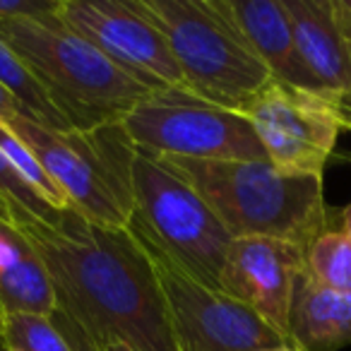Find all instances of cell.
<instances>
[{
  "mask_svg": "<svg viewBox=\"0 0 351 351\" xmlns=\"http://www.w3.org/2000/svg\"><path fill=\"white\" fill-rule=\"evenodd\" d=\"M306 272L320 287L351 293V241L344 229L327 226L306 248Z\"/></svg>",
  "mask_w": 351,
  "mask_h": 351,
  "instance_id": "cell-17",
  "label": "cell"
},
{
  "mask_svg": "<svg viewBox=\"0 0 351 351\" xmlns=\"http://www.w3.org/2000/svg\"><path fill=\"white\" fill-rule=\"evenodd\" d=\"M0 154L10 161V166L25 178L27 186L34 193H39L51 207H56V210H70L63 193L53 186V181H51L49 173L44 171V166L36 161L34 152H32L3 121H0Z\"/></svg>",
  "mask_w": 351,
  "mask_h": 351,
  "instance_id": "cell-20",
  "label": "cell"
},
{
  "mask_svg": "<svg viewBox=\"0 0 351 351\" xmlns=\"http://www.w3.org/2000/svg\"><path fill=\"white\" fill-rule=\"evenodd\" d=\"M260 351H301V349H296L291 341H284V344H279V346H269V349H260Z\"/></svg>",
  "mask_w": 351,
  "mask_h": 351,
  "instance_id": "cell-26",
  "label": "cell"
},
{
  "mask_svg": "<svg viewBox=\"0 0 351 351\" xmlns=\"http://www.w3.org/2000/svg\"><path fill=\"white\" fill-rule=\"evenodd\" d=\"M60 0H0V22H27L58 15Z\"/></svg>",
  "mask_w": 351,
  "mask_h": 351,
  "instance_id": "cell-21",
  "label": "cell"
},
{
  "mask_svg": "<svg viewBox=\"0 0 351 351\" xmlns=\"http://www.w3.org/2000/svg\"><path fill=\"white\" fill-rule=\"evenodd\" d=\"M53 320H56V325H58V330L65 335L68 344L73 346V351H104L101 346H99L97 341H94L92 337H89L87 332H84L82 327H80L77 322L73 320V317L65 315L63 311L56 313Z\"/></svg>",
  "mask_w": 351,
  "mask_h": 351,
  "instance_id": "cell-22",
  "label": "cell"
},
{
  "mask_svg": "<svg viewBox=\"0 0 351 351\" xmlns=\"http://www.w3.org/2000/svg\"><path fill=\"white\" fill-rule=\"evenodd\" d=\"M0 39L25 60L75 130L116 123L149 94L58 15L0 22Z\"/></svg>",
  "mask_w": 351,
  "mask_h": 351,
  "instance_id": "cell-3",
  "label": "cell"
},
{
  "mask_svg": "<svg viewBox=\"0 0 351 351\" xmlns=\"http://www.w3.org/2000/svg\"><path fill=\"white\" fill-rule=\"evenodd\" d=\"M243 34L253 44L272 80L298 89H311L293 39V25L284 0H231Z\"/></svg>",
  "mask_w": 351,
  "mask_h": 351,
  "instance_id": "cell-14",
  "label": "cell"
},
{
  "mask_svg": "<svg viewBox=\"0 0 351 351\" xmlns=\"http://www.w3.org/2000/svg\"><path fill=\"white\" fill-rule=\"evenodd\" d=\"M306 77L315 94L339 104L351 118V46L341 39L327 0H284Z\"/></svg>",
  "mask_w": 351,
  "mask_h": 351,
  "instance_id": "cell-12",
  "label": "cell"
},
{
  "mask_svg": "<svg viewBox=\"0 0 351 351\" xmlns=\"http://www.w3.org/2000/svg\"><path fill=\"white\" fill-rule=\"evenodd\" d=\"M65 210L51 207L39 193H34L25 183L20 173L10 166V161L0 154V217L10 221L12 217H34V219L56 221L63 217Z\"/></svg>",
  "mask_w": 351,
  "mask_h": 351,
  "instance_id": "cell-19",
  "label": "cell"
},
{
  "mask_svg": "<svg viewBox=\"0 0 351 351\" xmlns=\"http://www.w3.org/2000/svg\"><path fill=\"white\" fill-rule=\"evenodd\" d=\"M341 224H344L341 229L346 231V236H349V241H351V202L341 210Z\"/></svg>",
  "mask_w": 351,
  "mask_h": 351,
  "instance_id": "cell-25",
  "label": "cell"
},
{
  "mask_svg": "<svg viewBox=\"0 0 351 351\" xmlns=\"http://www.w3.org/2000/svg\"><path fill=\"white\" fill-rule=\"evenodd\" d=\"M12 116H22L20 106L15 104V99L8 94L5 87H0V121H8Z\"/></svg>",
  "mask_w": 351,
  "mask_h": 351,
  "instance_id": "cell-24",
  "label": "cell"
},
{
  "mask_svg": "<svg viewBox=\"0 0 351 351\" xmlns=\"http://www.w3.org/2000/svg\"><path fill=\"white\" fill-rule=\"evenodd\" d=\"M0 313H58L53 284L44 263L15 224L0 217Z\"/></svg>",
  "mask_w": 351,
  "mask_h": 351,
  "instance_id": "cell-15",
  "label": "cell"
},
{
  "mask_svg": "<svg viewBox=\"0 0 351 351\" xmlns=\"http://www.w3.org/2000/svg\"><path fill=\"white\" fill-rule=\"evenodd\" d=\"M3 351H73L53 317L32 313L3 315Z\"/></svg>",
  "mask_w": 351,
  "mask_h": 351,
  "instance_id": "cell-18",
  "label": "cell"
},
{
  "mask_svg": "<svg viewBox=\"0 0 351 351\" xmlns=\"http://www.w3.org/2000/svg\"><path fill=\"white\" fill-rule=\"evenodd\" d=\"M327 3H330V12L337 32L351 46V0H327Z\"/></svg>",
  "mask_w": 351,
  "mask_h": 351,
  "instance_id": "cell-23",
  "label": "cell"
},
{
  "mask_svg": "<svg viewBox=\"0 0 351 351\" xmlns=\"http://www.w3.org/2000/svg\"><path fill=\"white\" fill-rule=\"evenodd\" d=\"M104 351H135V349H130V346H125V344H113V346H106Z\"/></svg>",
  "mask_w": 351,
  "mask_h": 351,
  "instance_id": "cell-27",
  "label": "cell"
},
{
  "mask_svg": "<svg viewBox=\"0 0 351 351\" xmlns=\"http://www.w3.org/2000/svg\"><path fill=\"white\" fill-rule=\"evenodd\" d=\"M289 341L301 351H339L351 344V293L315 284L306 267L293 284Z\"/></svg>",
  "mask_w": 351,
  "mask_h": 351,
  "instance_id": "cell-13",
  "label": "cell"
},
{
  "mask_svg": "<svg viewBox=\"0 0 351 351\" xmlns=\"http://www.w3.org/2000/svg\"><path fill=\"white\" fill-rule=\"evenodd\" d=\"M60 20L149 92L183 87L169 39L142 0H60Z\"/></svg>",
  "mask_w": 351,
  "mask_h": 351,
  "instance_id": "cell-10",
  "label": "cell"
},
{
  "mask_svg": "<svg viewBox=\"0 0 351 351\" xmlns=\"http://www.w3.org/2000/svg\"><path fill=\"white\" fill-rule=\"evenodd\" d=\"M128 229L149 258L178 351H260L289 341L253 308L197 282L137 224Z\"/></svg>",
  "mask_w": 351,
  "mask_h": 351,
  "instance_id": "cell-8",
  "label": "cell"
},
{
  "mask_svg": "<svg viewBox=\"0 0 351 351\" xmlns=\"http://www.w3.org/2000/svg\"><path fill=\"white\" fill-rule=\"evenodd\" d=\"M0 349H3V313H0Z\"/></svg>",
  "mask_w": 351,
  "mask_h": 351,
  "instance_id": "cell-28",
  "label": "cell"
},
{
  "mask_svg": "<svg viewBox=\"0 0 351 351\" xmlns=\"http://www.w3.org/2000/svg\"><path fill=\"white\" fill-rule=\"evenodd\" d=\"M169 39L183 87L217 106L245 113L272 82L234 15L231 0H142Z\"/></svg>",
  "mask_w": 351,
  "mask_h": 351,
  "instance_id": "cell-4",
  "label": "cell"
},
{
  "mask_svg": "<svg viewBox=\"0 0 351 351\" xmlns=\"http://www.w3.org/2000/svg\"><path fill=\"white\" fill-rule=\"evenodd\" d=\"M164 161L200 193L231 239H274L308 248L327 229L325 176L287 173L269 159Z\"/></svg>",
  "mask_w": 351,
  "mask_h": 351,
  "instance_id": "cell-2",
  "label": "cell"
},
{
  "mask_svg": "<svg viewBox=\"0 0 351 351\" xmlns=\"http://www.w3.org/2000/svg\"><path fill=\"white\" fill-rule=\"evenodd\" d=\"M0 87L8 89L27 121H34L51 130H75L73 123L34 77V73L25 65V60L3 39H0Z\"/></svg>",
  "mask_w": 351,
  "mask_h": 351,
  "instance_id": "cell-16",
  "label": "cell"
},
{
  "mask_svg": "<svg viewBox=\"0 0 351 351\" xmlns=\"http://www.w3.org/2000/svg\"><path fill=\"white\" fill-rule=\"evenodd\" d=\"M118 123L135 149L161 159H267L245 113L186 87L154 89Z\"/></svg>",
  "mask_w": 351,
  "mask_h": 351,
  "instance_id": "cell-7",
  "label": "cell"
},
{
  "mask_svg": "<svg viewBox=\"0 0 351 351\" xmlns=\"http://www.w3.org/2000/svg\"><path fill=\"white\" fill-rule=\"evenodd\" d=\"M245 116L267 159L296 176H325L339 132L351 130L349 113L339 104L277 80L250 101Z\"/></svg>",
  "mask_w": 351,
  "mask_h": 351,
  "instance_id": "cell-9",
  "label": "cell"
},
{
  "mask_svg": "<svg viewBox=\"0 0 351 351\" xmlns=\"http://www.w3.org/2000/svg\"><path fill=\"white\" fill-rule=\"evenodd\" d=\"M306 267V248L274 239H234L226 250L219 291L253 308L289 339L293 284Z\"/></svg>",
  "mask_w": 351,
  "mask_h": 351,
  "instance_id": "cell-11",
  "label": "cell"
},
{
  "mask_svg": "<svg viewBox=\"0 0 351 351\" xmlns=\"http://www.w3.org/2000/svg\"><path fill=\"white\" fill-rule=\"evenodd\" d=\"M44 263L58 311L101 349L178 351L145 248L128 226H101L65 210L56 224L12 217Z\"/></svg>",
  "mask_w": 351,
  "mask_h": 351,
  "instance_id": "cell-1",
  "label": "cell"
},
{
  "mask_svg": "<svg viewBox=\"0 0 351 351\" xmlns=\"http://www.w3.org/2000/svg\"><path fill=\"white\" fill-rule=\"evenodd\" d=\"M128 178L132 224L140 226L197 282L219 291L221 267L234 239L215 210L164 159L135 147Z\"/></svg>",
  "mask_w": 351,
  "mask_h": 351,
  "instance_id": "cell-6",
  "label": "cell"
},
{
  "mask_svg": "<svg viewBox=\"0 0 351 351\" xmlns=\"http://www.w3.org/2000/svg\"><path fill=\"white\" fill-rule=\"evenodd\" d=\"M44 166L73 212L101 226H128L132 217V145L121 123L92 130H51L25 116L3 121Z\"/></svg>",
  "mask_w": 351,
  "mask_h": 351,
  "instance_id": "cell-5",
  "label": "cell"
}]
</instances>
